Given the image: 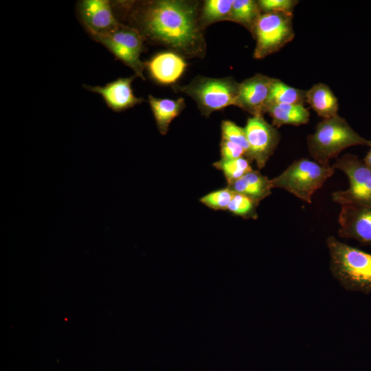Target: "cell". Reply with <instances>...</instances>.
Here are the masks:
<instances>
[{"mask_svg":"<svg viewBox=\"0 0 371 371\" xmlns=\"http://www.w3.org/2000/svg\"><path fill=\"white\" fill-rule=\"evenodd\" d=\"M132 27L144 40L165 45L182 56L202 58L206 45L197 3L147 1L131 7Z\"/></svg>","mask_w":371,"mask_h":371,"instance_id":"6da1fadb","label":"cell"},{"mask_svg":"<svg viewBox=\"0 0 371 371\" xmlns=\"http://www.w3.org/2000/svg\"><path fill=\"white\" fill-rule=\"evenodd\" d=\"M333 277L348 291L371 293V254L343 243L326 239Z\"/></svg>","mask_w":371,"mask_h":371,"instance_id":"7a4b0ae2","label":"cell"},{"mask_svg":"<svg viewBox=\"0 0 371 371\" xmlns=\"http://www.w3.org/2000/svg\"><path fill=\"white\" fill-rule=\"evenodd\" d=\"M358 145L371 147V140L359 135L338 115L318 123L307 138L309 154L314 161L325 166L344 149Z\"/></svg>","mask_w":371,"mask_h":371,"instance_id":"3957f363","label":"cell"},{"mask_svg":"<svg viewBox=\"0 0 371 371\" xmlns=\"http://www.w3.org/2000/svg\"><path fill=\"white\" fill-rule=\"evenodd\" d=\"M335 169L314 160L300 158L271 179L273 188L284 189L300 200L312 203L315 192L333 176Z\"/></svg>","mask_w":371,"mask_h":371,"instance_id":"277c9868","label":"cell"},{"mask_svg":"<svg viewBox=\"0 0 371 371\" xmlns=\"http://www.w3.org/2000/svg\"><path fill=\"white\" fill-rule=\"evenodd\" d=\"M239 85L230 77H200L179 89L193 98L201 113L208 116L215 111L236 105Z\"/></svg>","mask_w":371,"mask_h":371,"instance_id":"5b68a950","label":"cell"},{"mask_svg":"<svg viewBox=\"0 0 371 371\" xmlns=\"http://www.w3.org/2000/svg\"><path fill=\"white\" fill-rule=\"evenodd\" d=\"M96 42L104 46L114 56L134 71L144 80L145 64L140 59L144 49V38L140 32L131 25L121 24L114 31L107 33L87 32Z\"/></svg>","mask_w":371,"mask_h":371,"instance_id":"8992f818","label":"cell"},{"mask_svg":"<svg viewBox=\"0 0 371 371\" xmlns=\"http://www.w3.org/2000/svg\"><path fill=\"white\" fill-rule=\"evenodd\" d=\"M256 38L255 58H264L279 51L294 37L292 14L262 13L250 30Z\"/></svg>","mask_w":371,"mask_h":371,"instance_id":"52a82bcc","label":"cell"},{"mask_svg":"<svg viewBox=\"0 0 371 371\" xmlns=\"http://www.w3.org/2000/svg\"><path fill=\"white\" fill-rule=\"evenodd\" d=\"M332 167L341 170L348 177L349 187L331 194L333 201L341 205H371V168L352 154H346Z\"/></svg>","mask_w":371,"mask_h":371,"instance_id":"ba28073f","label":"cell"},{"mask_svg":"<svg viewBox=\"0 0 371 371\" xmlns=\"http://www.w3.org/2000/svg\"><path fill=\"white\" fill-rule=\"evenodd\" d=\"M249 146L247 159L255 161L259 169L265 167L280 142V134L262 115L249 117L244 128Z\"/></svg>","mask_w":371,"mask_h":371,"instance_id":"9c48e42d","label":"cell"},{"mask_svg":"<svg viewBox=\"0 0 371 371\" xmlns=\"http://www.w3.org/2000/svg\"><path fill=\"white\" fill-rule=\"evenodd\" d=\"M338 236L371 247V205H341Z\"/></svg>","mask_w":371,"mask_h":371,"instance_id":"30bf717a","label":"cell"},{"mask_svg":"<svg viewBox=\"0 0 371 371\" xmlns=\"http://www.w3.org/2000/svg\"><path fill=\"white\" fill-rule=\"evenodd\" d=\"M80 21L87 32L107 33L121 25L108 0H82L77 4Z\"/></svg>","mask_w":371,"mask_h":371,"instance_id":"8fae6325","label":"cell"},{"mask_svg":"<svg viewBox=\"0 0 371 371\" xmlns=\"http://www.w3.org/2000/svg\"><path fill=\"white\" fill-rule=\"evenodd\" d=\"M275 78L257 74L239 85L236 105L253 115L266 113L271 88Z\"/></svg>","mask_w":371,"mask_h":371,"instance_id":"7c38bea8","label":"cell"},{"mask_svg":"<svg viewBox=\"0 0 371 371\" xmlns=\"http://www.w3.org/2000/svg\"><path fill=\"white\" fill-rule=\"evenodd\" d=\"M136 76L118 78L104 86L85 85L87 90L100 94L109 108L115 112H121L144 102V99L135 95L132 82Z\"/></svg>","mask_w":371,"mask_h":371,"instance_id":"4fadbf2b","label":"cell"},{"mask_svg":"<svg viewBox=\"0 0 371 371\" xmlns=\"http://www.w3.org/2000/svg\"><path fill=\"white\" fill-rule=\"evenodd\" d=\"M144 64L150 78L164 85L176 82L187 66L181 55L170 51L156 54Z\"/></svg>","mask_w":371,"mask_h":371,"instance_id":"5bb4252c","label":"cell"},{"mask_svg":"<svg viewBox=\"0 0 371 371\" xmlns=\"http://www.w3.org/2000/svg\"><path fill=\"white\" fill-rule=\"evenodd\" d=\"M228 188L235 193L245 194L260 202L271 194V179L258 170L247 172L239 179L227 183Z\"/></svg>","mask_w":371,"mask_h":371,"instance_id":"9a60e30c","label":"cell"},{"mask_svg":"<svg viewBox=\"0 0 371 371\" xmlns=\"http://www.w3.org/2000/svg\"><path fill=\"white\" fill-rule=\"evenodd\" d=\"M148 103L153 113L157 128L161 135H166L171 122L184 109L183 98L177 100L159 98L148 95Z\"/></svg>","mask_w":371,"mask_h":371,"instance_id":"2e32d148","label":"cell"},{"mask_svg":"<svg viewBox=\"0 0 371 371\" xmlns=\"http://www.w3.org/2000/svg\"><path fill=\"white\" fill-rule=\"evenodd\" d=\"M306 102L324 119L338 115L337 98L330 87L324 83L316 84L306 91Z\"/></svg>","mask_w":371,"mask_h":371,"instance_id":"e0dca14e","label":"cell"},{"mask_svg":"<svg viewBox=\"0 0 371 371\" xmlns=\"http://www.w3.org/2000/svg\"><path fill=\"white\" fill-rule=\"evenodd\" d=\"M266 113L272 119V124L299 126L308 122L310 113L303 104H269Z\"/></svg>","mask_w":371,"mask_h":371,"instance_id":"ac0fdd59","label":"cell"},{"mask_svg":"<svg viewBox=\"0 0 371 371\" xmlns=\"http://www.w3.org/2000/svg\"><path fill=\"white\" fill-rule=\"evenodd\" d=\"M304 102H306V91L292 87L280 80L274 79L268 104H303Z\"/></svg>","mask_w":371,"mask_h":371,"instance_id":"d6986e66","label":"cell"},{"mask_svg":"<svg viewBox=\"0 0 371 371\" xmlns=\"http://www.w3.org/2000/svg\"><path fill=\"white\" fill-rule=\"evenodd\" d=\"M262 14L258 1L254 0H234L228 18L251 30L257 18Z\"/></svg>","mask_w":371,"mask_h":371,"instance_id":"ffe728a7","label":"cell"},{"mask_svg":"<svg viewBox=\"0 0 371 371\" xmlns=\"http://www.w3.org/2000/svg\"><path fill=\"white\" fill-rule=\"evenodd\" d=\"M233 0L205 1L200 13L203 27L223 20H228Z\"/></svg>","mask_w":371,"mask_h":371,"instance_id":"44dd1931","label":"cell"},{"mask_svg":"<svg viewBox=\"0 0 371 371\" xmlns=\"http://www.w3.org/2000/svg\"><path fill=\"white\" fill-rule=\"evenodd\" d=\"M251 161L246 157H241L234 159H221L215 162L213 166L221 170L227 180V183L236 181L251 171Z\"/></svg>","mask_w":371,"mask_h":371,"instance_id":"7402d4cb","label":"cell"},{"mask_svg":"<svg viewBox=\"0 0 371 371\" xmlns=\"http://www.w3.org/2000/svg\"><path fill=\"white\" fill-rule=\"evenodd\" d=\"M259 202L240 193H235L227 207V210L234 215L243 218L256 219V208Z\"/></svg>","mask_w":371,"mask_h":371,"instance_id":"603a6c76","label":"cell"},{"mask_svg":"<svg viewBox=\"0 0 371 371\" xmlns=\"http://www.w3.org/2000/svg\"><path fill=\"white\" fill-rule=\"evenodd\" d=\"M222 139L234 142L242 146L248 157L249 146L244 128L229 120H223L221 124Z\"/></svg>","mask_w":371,"mask_h":371,"instance_id":"cb8c5ba5","label":"cell"},{"mask_svg":"<svg viewBox=\"0 0 371 371\" xmlns=\"http://www.w3.org/2000/svg\"><path fill=\"white\" fill-rule=\"evenodd\" d=\"M234 194L232 190L226 187L203 196L200 201L203 204L214 210H227Z\"/></svg>","mask_w":371,"mask_h":371,"instance_id":"d4e9b609","label":"cell"},{"mask_svg":"<svg viewBox=\"0 0 371 371\" xmlns=\"http://www.w3.org/2000/svg\"><path fill=\"white\" fill-rule=\"evenodd\" d=\"M295 0H260L258 1L262 13L282 12L292 14L297 3Z\"/></svg>","mask_w":371,"mask_h":371,"instance_id":"484cf974","label":"cell"},{"mask_svg":"<svg viewBox=\"0 0 371 371\" xmlns=\"http://www.w3.org/2000/svg\"><path fill=\"white\" fill-rule=\"evenodd\" d=\"M220 146L221 159L223 160L234 159L241 157H246V152L244 148L240 145L230 141L221 139Z\"/></svg>","mask_w":371,"mask_h":371,"instance_id":"4316f807","label":"cell"},{"mask_svg":"<svg viewBox=\"0 0 371 371\" xmlns=\"http://www.w3.org/2000/svg\"><path fill=\"white\" fill-rule=\"evenodd\" d=\"M363 161L369 168H371V147Z\"/></svg>","mask_w":371,"mask_h":371,"instance_id":"83f0119b","label":"cell"}]
</instances>
